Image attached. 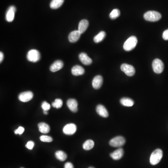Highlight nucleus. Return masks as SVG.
I'll use <instances>...</instances> for the list:
<instances>
[{
  "instance_id": "1",
  "label": "nucleus",
  "mask_w": 168,
  "mask_h": 168,
  "mask_svg": "<svg viewBox=\"0 0 168 168\" xmlns=\"http://www.w3.org/2000/svg\"><path fill=\"white\" fill-rule=\"evenodd\" d=\"M163 156V152L161 149H156L152 153L150 157V163L155 165L159 163Z\"/></svg>"
},
{
  "instance_id": "2",
  "label": "nucleus",
  "mask_w": 168,
  "mask_h": 168,
  "mask_svg": "<svg viewBox=\"0 0 168 168\" xmlns=\"http://www.w3.org/2000/svg\"><path fill=\"white\" fill-rule=\"evenodd\" d=\"M137 37L135 36L129 37L123 44V49L126 51H131L137 46Z\"/></svg>"
},
{
  "instance_id": "3",
  "label": "nucleus",
  "mask_w": 168,
  "mask_h": 168,
  "mask_svg": "<svg viewBox=\"0 0 168 168\" xmlns=\"http://www.w3.org/2000/svg\"><path fill=\"white\" fill-rule=\"evenodd\" d=\"M162 17L161 14L156 11H149L144 15V18L146 21L150 22H156Z\"/></svg>"
},
{
  "instance_id": "4",
  "label": "nucleus",
  "mask_w": 168,
  "mask_h": 168,
  "mask_svg": "<svg viewBox=\"0 0 168 168\" xmlns=\"http://www.w3.org/2000/svg\"><path fill=\"white\" fill-rule=\"evenodd\" d=\"M27 59L31 62H37L40 59V54L37 50L32 49L27 53Z\"/></svg>"
},
{
  "instance_id": "5",
  "label": "nucleus",
  "mask_w": 168,
  "mask_h": 168,
  "mask_svg": "<svg viewBox=\"0 0 168 168\" xmlns=\"http://www.w3.org/2000/svg\"><path fill=\"white\" fill-rule=\"evenodd\" d=\"M126 140L124 138L118 136L111 139L109 141V145L113 147L119 148L124 145Z\"/></svg>"
},
{
  "instance_id": "6",
  "label": "nucleus",
  "mask_w": 168,
  "mask_h": 168,
  "mask_svg": "<svg viewBox=\"0 0 168 168\" xmlns=\"http://www.w3.org/2000/svg\"><path fill=\"white\" fill-rule=\"evenodd\" d=\"M152 67L154 72L155 73L160 74L163 72L164 64L162 60L159 59H155L153 61Z\"/></svg>"
},
{
  "instance_id": "7",
  "label": "nucleus",
  "mask_w": 168,
  "mask_h": 168,
  "mask_svg": "<svg viewBox=\"0 0 168 168\" xmlns=\"http://www.w3.org/2000/svg\"><path fill=\"white\" fill-rule=\"evenodd\" d=\"M121 69L128 76H132L135 74V70L134 66L127 64H122Z\"/></svg>"
},
{
  "instance_id": "8",
  "label": "nucleus",
  "mask_w": 168,
  "mask_h": 168,
  "mask_svg": "<svg viewBox=\"0 0 168 168\" xmlns=\"http://www.w3.org/2000/svg\"><path fill=\"white\" fill-rule=\"evenodd\" d=\"M33 94L31 91L25 92L19 94L18 99L23 102H27L33 99Z\"/></svg>"
},
{
  "instance_id": "9",
  "label": "nucleus",
  "mask_w": 168,
  "mask_h": 168,
  "mask_svg": "<svg viewBox=\"0 0 168 168\" xmlns=\"http://www.w3.org/2000/svg\"><path fill=\"white\" fill-rule=\"evenodd\" d=\"M63 133L67 135H72L75 133L77 130V127L73 123H70L66 125L63 128Z\"/></svg>"
},
{
  "instance_id": "10",
  "label": "nucleus",
  "mask_w": 168,
  "mask_h": 168,
  "mask_svg": "<svg viewBox=\"0 0 168 168\" xmlns=\"http://www.w3.org/2000/svg\"><path fill=\"white\" fill-rule=\"evenodd\" d=\"M16 8L14 6H11L9 8L6 14V20L8 22H11L13 21L15 17Z\"/></svg>"
},
{
  "instance_id": "11",
  "label": "nucleus",
  "mask_w": 168,
  "mask_h": 168,
  "mask_svg": "<svg viewBox=\"0 0 168 168\" xmlns=\"http://www.w3.org/2000/svg\"><path fill=\"white\" fill-rule=\"evenodd\" d=\"M103 78L101 76L97 75L95 76L92 81V85L95 89H99L101 87L103 84Z\"/></svg>"
},
{
  "instance_id": "12",
  "label": "nucleus",
  "mask_w": 168,
  "mask_h": 168,
  "mask_svg": "<svg viewBox=\"0 0 168 168\" xmlns=\"http://www.w3.org/2000/svg\"><path fill=\"white\" fill-rule=\"evenodd\" d=\"M79 59L82 63L86 66L91 65L93 62L92 59L85 53H81L79 55Z\"/></svg>"
},
{
  "instance_id": "13",
  "label": "nucleus",
  "mask_w": 168,
  "mask_h": 168,
  "mask_svg": "<svg viewBox=\"0 0 168 168\" xmlns=\"http://www.w3.org/2000/svg\"><path fill=\"white\" fill-rule=\"evenodd\" d=\"M78 102L74 99H69L67 101V106L70 110L72 112L78 111Z\"/></svg>"
},
{
  "instance_id": "14",
  "label": "nucleus",
  "mask_w": 168,
  "mask_h": 168,
  "mask_svg": "<svg viewBox=\"0 0 168 168\" xmlns=\"http://www.w3.org/2000/svg\"><path fill=\"white\" fill-rule=\"evenodd\" d=\"M64 66L63 61L58 60L55 61L50 66V69L52 72H56L62 68Z\"/></svg>"
},
{
  "instance_id": "15",
  "label": "nucleus",
  "mask_w": 168,
  "mask_h": 168,
  "mask_svg": "<svg viewBox=\"0 0 168 168\" xmlns=\"http://www.w3.org/2000/svg\"><path fill=\"white\" fill-rule=\"evenodd\" d=\"M96 112L101 117L107 118L109 117V113L106 107L102 105H98L96 107Z\"/></svg>"
},
{
  "instance_id": "16",
  "label": "nucleus",
  "mask_w": 168,
  "mask_h": 168,
  "mask_svg": "<svg viewBox=\"0 0 168 168\" xmlns=\"http://www.w3.org/2000/svg\"><path fill=\"white\" fill-rule=\"evenodd\" d=\"M123 155H124V150L122 148H120L110 154V156L113 160H118L122 158Z\"/></svg>"
},
{
  "instance_id": "17",
  "label": "nucleus",
  "mask_w": 168,
  "mask_h": 168,
  "mask_svg": "<svg viewBox=\"0 0 168 168\" xmlns=\"http://www.w3.org/2000/svg\"><path fill=\"white\" fill-rule=\"evenodd\" d=\"M89 26V22L87 20H82L80 21L79 26H78V31L81 33L83 34L86 31Z\"/></svg>"
},
{
  "instance_id": "18",
  "label": "nucleus",
  "mask_w": 168,
  "mask_h": 168,
  "mask_svg": "<svg viewBox=\"0 0 168 168\" xmlns=\"http://www.w3.org/2000/svg\"><path fill=\"white\" fill-rule=\"evenodd\" d=\"M81 34L78 31H72L69 35L68 39L71 43H75L79 40L81 37Z\"/></svg>"
},
{
  "instance_id": "19",
  "label": "nucleus",
  "mask_w": 168,
  "mask_h": 168,
  "mask_svg": "<svg viewBox=\"0 0 168 168\" xmlns=\"http://www.w3.org/2000/svg\"><path fill=\"white\" fill-rule=\"evenodd\" d=\"M72 73L73 75L80 76L84 74L85 69L80 66H74L72 69Z\"/></svg>"
},
{
  "instance_id": "20",
  "label": "nucleus",
  "mask_w": 168,
  "mask_h": 168,
  "mask_svg": "<svg viewBox=\"0 0 168 168\" xmlns=\"http://www.w3.org/2000/svg\"><path fill=\"white\" fill-rule=\"evenodd\" d=\"M39 131L43 134H47L50 131V127L49 125L44 122H41L38 125Z\"/></svg>"
},
{
  "instance_id": "21",
  "label": "nucleus",
  "mask_w": 168,
  "mask_h": 168,
  "mask_svg": "<svg viewBox=\"0 0 168 168\" xmlns=\"http://www.w3.org/2000/svg\"><path fill=\"white\" fill-rule=\"evenodd\" d=\"M120 103L122 105L128 107H132L134 104V100L129 98H122L120 100Z\"/></svg>"
},
{
  "instance_id": "22",
  "label": "nucleus",
  "mask_w": 168,
  "mask_h": 168,
  "mask_svg": "<svg viewBox=\"0 0 168 168\" xmlns=\"http://www.w3.org/2000/svg\"><path fill=\"white\" fill-rule=\"evenodd\" d=\"M64 0H52L50 3V7L52 9H57L62 5Z\"/></svg>"
},
{
  "instance_id": "23",
  "label": "nucleus",
  "mask_w": 168,
  "mask_h": 168,
  "mask_svg": "<svg viewBox=\"0 0 168 168\" xmlns=\"http://www.w3.org/2000/svg\"><path fill=\"white\" fill-rule=\"evenodd\" d=\"M55 156L60 161H64L67 158V155L66 153L61 150H59L55 153Z\"/></svg>"
},
{
  "instance_id": "24",
  "label": "nucleus",
  "mask_w": 168,
  "mask_h": 168,
  "mask_svg": "<svg viewBox=\"0 0 168 168\" xmlns=\"http://www.w3.org/2000/svg\"><path fill=\"white\" fill-rule=\"evenodd\" d=\"M94 143L93 140H87L84 143L83 145V149L85 150H89L94 148Z\"/></svg>"
},
{
  "instance_id": "25",
  "label": "nucleus",
  "mask_w": 168,
  "mask_h": 168,
  "mask_svg": "<svg viewBox=\"0 0 168 168\" xmlns=\"http://www.w3.org/2000/svg\"><path fill=\"white\" fill-rule=\"evenodd\" d=\"M106 33L105 32L102 31L100 32L97 35L94 37V42L96 43H99L104 39V38L106 37Z\"/></svg>"
},
{
  "instance_id": "26",
  "label": "nucleus",
  "mask_w": 168,
  "mask_h": 168,
  "mask_svg": "<svg viewBox=\"0 0 168 168\" xmlns=\"http://www.w3.org/2000/svg\"><path fill=\"white\" fill-rule=\"evenodd\" d=\"M120 16V11L118 9H114L112 10L109 15L110 18L115 19Z\"/></svg>"
},
{
  "instance_id": "27",
  "label": "nucleus",
  "mask_w": 168,
  "mask_h": 168,
  "mask_svg": "<svg viewBox=\"0 0 168 168\" xmlns=\"http://www.w3.org/2000/svg\"><path fill=\"white\" fill-rule=\"evenodd\" d=\"M52 106H53V107L56 109H59L61 108L63 106L62 100L60 99H56L55 101L52 103Z\"/></svg>"
},
{
  "instance_id": "28",
  "label": "nucleus",
  "mask_w": 168,
  "mask_h": 168,
  "mask_svg": "<svg viewBox=\"0 0 168 168\" xmlns=\"http://www.w3.org/2000/svg\"><path fill=\"white\" fill-rule=\"evenodd\" d=\"M41 141L45 143H51L53 141V139L51 137L47 135H42L40 137Z\"/></svg>"
},
{
  "instance_id": "29",
  "label": "nucleus",
  "mask_w": 168,
  "mask_h": 168,
  "mask_svg": "<svg viewBox=\"0 0 168 168\" xmlns=\"http://www.w3.org/2000/svg\"><path fill=\"white\" fill-rule=\"evenodd\" d=\"M41 107L44 111H49L51 109V105L50 104L47 102L46 101H44L42 104Z\"/></svg>"
},
{
  "instance_id": "30",
  "label": "nucleus",
  "mask_w": 168,
  "mask_h": 168,
  "mask_svg": "<svg viewBox=\"0 0 168 168\" xmlns=\"http://www.w3.org/2000/svg\"><path fill=\"white\" fill-rule=\"evenodd\" d=\"M24 131H25V128L20 126V127H19V128L15 130V134H16V135L19 134L20 135H21L24 132Z\"/></svg>"
},
{
  "instance_id": "31",
  "label": "nucleus",
  "mask_w": 168,
  "mask_h": 168,
  "mask_svg": "<svg viewBox=\"0 0 168 168\" xmlns=\"http://www.w3.org/2000/svg\"><path fill=\"white\" fill-rule=\"evenodd\" d=\"M34 146V143L32 141H29L26 145V147L29 150H31Z\"/></svg>"
},
{
  "instance_id": "32",
  "label": "nucleus",
  "mask_w": 168,
  "mask_h": 168,
  "mask_svg": "<svg viewBox=\"0 0 168 168\" xmlns=\"http://www.w3.org/2000/svg\"><path fill=\"white\" fill-rule=\"evenodd\" d=\"M163 38L165 40H168V29H166L163 32Z\"/></svg>"
},
{
  "instance_id": "33",
  "label": "nucleus",
  "mask_w": 168,
  "mask_h": 168,
  "mask_svg": "<svg viewBox=\"0 0 168 168\" xmlns=\"http://www.w3.org/2000/svg\"><path fill=\"white\" fill-rule=\"evenodd\" d=\"M64 168H74V166L71 163L67 162L65 164Z\"/></svg>"
},
{
  "instance_id": "34",
  "label": "nucleus",
  "mask_w": 168,
  "mask_h": 168,
  "mask_svg": "<svg viewBox=\"0 0 168 168\" xmlns=\"http://www.w3.org/2000/svg\"><path fill=\"white\" fill-rule=\"evenodd\" d=\"M4 59V55L2 52L0 53V62L1 63L3 61Z\"/></svg>"
},
{
  "instance_id": "35",
  "label": "nucleus",
  "mask_w": 168,
  "mask_h": 168,
  "mask_svg": "<svg viewBox=\"0 0 168 168\" xmlns=\"http://www.w3.org/2000/svg\"><path fill=\"white\" fill-rule=\"evenodd\" d=\"M44 115H48V111H44Z\"/></svg>"
},
{
  "instance_id": "36",
  "label": "nucleus",
  "mask_w": 168,
  "mask_h": 168,
  "mask_svg": "<svg viewBox=\"0 0 168 168\" xmlns=\"http://www.w3.org/2000/svg\"><path fill=\"white\" fill-rule=\"evenodd\" d=\"M89 168H94V167H89Z\"/></svg>"
},
{
  "instance_id": "37",
  "label": "nucleus",
  "mask_w": 168,
  "mask_h": 168,
  "mask_svg": "<svg viewBox=\"0 0 168 168\" xmlns=\"http://www.w3.org/2000/svg\"></svg>"
}]
</instances>
